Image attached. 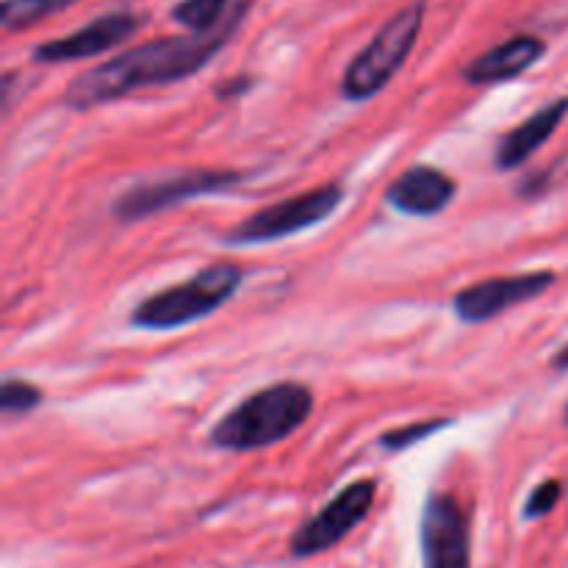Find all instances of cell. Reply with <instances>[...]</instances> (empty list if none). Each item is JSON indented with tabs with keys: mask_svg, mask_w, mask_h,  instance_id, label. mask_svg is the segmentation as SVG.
Here are the masks:
<instances>
[{
	"mask_svg": "<svg viewBox=\"0 0 568 568\" xmlns=\"http://www.w3.org/2000/svg\"><path fill=\"white\" fill-rule=\"evenodd\" d=\"M244 12L248 7L236 3L225 25H219L211 34L164 36V40L144 42V45L131 47V51L80 73L64 92V106H69L73 111H89L95 106L139 92V89L167 87V84L192 78L228 45Z\"/></svg>",
	"mask_w": 568,
	"mask_h": 568,
	"instance_id": "cell-1",
	"label": "cell"
},
{
	"mask_svg": "<svg viewBox=\"0 0 568 568\" xmlns=\"http://www.w3.org/2000/svg\"><path fill=\"white\" fill-rule=\"evenodd\" d=\"M314 411V394L305 383L281 380L241 400L208 433V441L228 452H255L275 447L299 430Z\"/></svg>",
	"mask_w": 568,
	"mask_h": 568,
	"instance_id": "cell-2",
	"label": "cell"
},
{
	"mask_svg": "<svg viewBox=\"0 0 568 568\" xmlns=\"http://www.w3.org/2000/svg\"><path fill=\"white\" fill-rule=\"evenodd\" d=\"M241 281H244L241 266L211 264L192 275L189 281L175 283L142 299L133 308L131 325L139 330H181L186 325H195L228 305L239 292Z\"/></svg>",
	"mask_w": 568,
	"mask_h": 568,
	"instance_id": "cell-3",
	"label": "cell"
},
{
	"mask_svg": "<svg viewBox=\"0 0 568 568\" xmlns=\"http://www.w3.org/2000/svg\"><path fill=\"white\" fill-rule=\"evenodd\" d=\"M422 23H425L422 3H411L402 12H396L345 69L341 95L352 103H363V100L383 92L389 80L402 69V64L408 62L411 51L419 40Z\"/></svg>",
	"mask_w": 568,
	"mask_h": 568,
	"instance_id": "cell-4",
	"label": "cell"
},
{
	"mask_svg": "<svg viewBox=\"0 0 568 568\" xmlns=\"http://www.w3.org/2000/svg\"><path fill=\"white\" fill-rule=\"evenodd\" d=\"M341 203H345V186L341 184L316 186V189L250 214L248 219H241L236 228L228 230L225 241L228 244H266V241L286 239V236L303 233L314 225H321L330 214L339 211Z\"/></svg>",
	"mask_w": 568,
	"mask_h": 568,
	"instance_id": "cell-5",
	"label": "cell"
},
{
	"mask_svg": "<svg viewBox=\"0 0 568 568\" xmlns=\"http://www.w3.org/2000/svg\"><path fill=\"white\" fill-rule=\"evenodd\" d=\"M241 173L236 170H189V173H175L161 181H144L122 192L114 203V217L120 222H139L150 214H161L178 203L195 200V197L219 195L239 186Z\"/></svg>",
	"mask_w": 568,
	"mask_h": 568,
	"instance_id": "cell-6",
	"label": "cell"
},
{
	"mask_svg": "<svg viewBox=\"0 0 568 568\" xmlns=\"http://www.w3.org/2000/svg\"><path fill=\"white\" fill-rule=\"evenodd\" d=\"M378 496V482L363 477L350 482L316 516H310L303 527L294 533L292 551L294 557L321 555V551L339 546L363 518L369 516Z\"/></svg>",
	"mask_w": 568,
	"mask_h": 568,
	"instance_id": "cell-7",
	"label": "cell"
},
{
	"mask_svg": "<svg viewBox=\"0 0 568 568\" xmlns=\"http://www.w3.org/2000/svg\"><path fill=\"white\" fill-rule=\"evenodd\" d=\"M555 272L549 270L489 277V281L466 286L463 292L455 294L452 308L455 314H458V319L466 321V325H482V321L496 319V316L516 308V305L538 299L540 294H546L555 286Z\"/></svg>",
	"mask_w": 568,
	"mask_h": 568,
	"instance_id": "cell-8",
	"label": "cell"
},
{
	"mask_svg": "<svg viewBox=\"0 0 568 568\" xmlns=\"http://www.w3.org/2000/svg\"><path fill=\"white\" fill-rule=\"evenodd\" d=\"M425 568H471V538L463 507L449 494H430L422 513Z\"/></svg>",
	"mask_w": 568,
	"mask_h": 568,
	"instance_id": "cell-9",
	"label": "cell"
},
{
	"mask_svg": "<svg viewBox=\"0 0 568 568\" xmlns=\"http://www.w3.org/2000/svg\"><path fill=\"white\" fill-rule=\"evenodd\" d=\"M142 25H144V14H136V12L103 14V18L92 20V23L78 29L75 34L36 45L34 62L64 64V62H80V58L100 56V53L111 51V47L131 40Z\"/></svg>",
	"mask_w": 568,
	"mask_h": 568,
	"instance_id": "cell-10",
	"label": "cell"
},
{
	"mask_svg": "<svg viewBox=\"0 0 568 568\" xmlns=\"http://www.w3.org/2000/svg\"><path fill=\"white\" fill-rule=\"evenodd\" d=\"M455 192H458V184H455L447 173H441V170L436 167H427V164H416V167L405 170V173L389 186L385 200H389L400 214L430 219L452 203Z\"/></svg>",
	"mask_w": 568,
	"mask_h": 568,
	"instance_id": "cell-11",
	"label": "cell"
},
{
	"mask_svg": "<svg viewBox=\"0 0 568 568\" xmlns=\"http://www.w3.org/2000/svg\"><path fill=\"white\" fill-rule=\"evenodd\" d=\"M546 56V42L533 34H518L505 40L502 45L489 47L485 53L469 62L463 67V80L471 87H494L505 80L518 78L529 67Z\"/></svg>",
	"mask_w": 568,
	"mask_h": 568,
	"instance_id": "cell-12",
	"label": "cell"
},
{
	"mask_svg": "<svg viewBox=\"0 0 568 568\" xmlns=\"http://www.w3.org/2000/svg\"><path fill=\"white\" fill-rule=\"evenodd\" d=\"M568 114V98H557L551 103H546L544 109L535 111L533 117L516 125L513 131H507L505 136L496 144V167L500 170H518L522 164H527L533 159V153H538L555 131L560 128V122Z\"/></svg>",
	"mask_w": 568,
	"mask_h": 568,
	"instance_id": "cell-13",
	"label": "cell"
},
{
	"mask_svg": "<svg viewBox=\"0 0 568 568\" xmlns=\"http://www.w3.org/2000/svg\"><path fill=\"white\" fill-rule=\"evenodd\" d=\"M233 7H230V0H181L173 9V20L189 29L192 34H211L219 25H225Z\"/></svg>",
	"mask_w": 568,
	"mask_h": 568,
	"instance_id": "cell-14",
	"label": "cell"
},
{
	"mask_svg": "<svg viewBox=\"0 0 568 568\" xmlns=\"http://www.w3.org/2000/svg\"><path fill=\"white\" fill-rule=\"evenodd\" d=\"M78 0H3L0 7V23L7 31H23L62 9L73 7Z\"/></svg>",
	"mask_w": 568,
	"mask_h": 568,
	"instance_id": "cell-15",
	"label": "cell"
},
{
	"mask_svg": "<svg viewBox=\"0 0 568 568\" xmlns=\"http://www.w3.org/2000/svg\"><path fill=\"white\" fill-rule=\"evenodd\" d=\"M42 405V391L34 383L20 378H7L3 380V389H0V408L7 416H23L31 414Z\"/></svg>",
	"mask_w": 568,
	"mask_h": 568,
	"instance_id": "cell-16",
	"label": "cell"
},
{
	"mask_svg": "<svg viewBox=\"0 0 568 568\" xmlns=\"http://www.w3.org/2000/svg\"><path fill=\"white\" fill-rule=\"evenodd\" d=\"M447 425H449L447 419H433V422H414V425L396 427V430L380 436V447L389 449V452H400V449L416 447V444L425 441V438L433 436V433L444 430Z\"/></svg>",
	"mask_w": 568,
	"mask_h": 568,
	"instance_id": "cell-17",
	"label": "cell"
},
{
	"mask_svg": "<svg viewBox=\"0 0 568 568\" xmlns=\"http://www.w3.org/2000/svg\"><path fill=\"white\" fill-rule=\"evenodd\" d=\"M562 496V482L560 480H544L538 489L529 494L527 505H524V518H544L546 513L555 511V505Z\"/></svg>",
	"mask_w": 568,
	"mask_h": 568,
	"instance_id": "cell-18",
	"label": "cell"
},
{
	"mask_svg": "<svg viewBox=\"0 0 568 568\" xmlns=\"http://www.w3.org/2000/svg\"><path fill=\"white\" fill-rule=\"evenodd\" d=\"M551 369H557V372H568V347H562V350L551 358Z\"/></svg>",
	"mask_w": 568,
	"mask_h": 568,
	"instance_id": "cell-19",
	"label": "cell"
},
{
	"mask_svg": "<svg viewBox=\"0 0 568 568\" xmlns=\"http://www.w3.org/2000/svg\"><path fill=\"white\" fill-rule=\"evenodd\" d=\"M566 422H568V405H566Z\"/></svg>",
	"mask_w": 568,
	"mask_h": 568,
	"instance_id": "cell-20",
	"label": "cell"
}]
</instances>
